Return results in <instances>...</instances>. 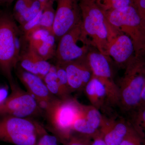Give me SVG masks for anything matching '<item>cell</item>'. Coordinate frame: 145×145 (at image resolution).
Listing matches in <instances>:
<instances>
[{"mask_svg": "<svg viewBox=\"0 0 145 145\" xmlns=\"http://www.w3.org/2000/svg\"><path fill=\"white\" fill-rule=\"evenodd\" d=\"M24 37L12 13L0 10V71L9 84L19 63Z\"/></svg>", "mask_w": 145, "mask_h": 145, "instance_id": "1", "label": "cell"}, {"mask_svg": "<svg viewBox=\"0 0 145 145\" xmlns=\"http://www.w3.org/2000/svg\"><path fill=\"white\" fill-rule=\"evenodd\" d=\"M145 85V61L142 51L135 54L125 66V71L118 85L119 105L131 114L140 106Z\"/></svg>", "mask_w": 145, "mask_h": 145, "instance_id": "2", "label": "cell"}, {"mask_svg": "<svg viewBox=\"0 0 145 145\" xmlns=\"http://www.w3.org/2000/svg\"><path fill=\"white\" fill-rule=\"evenodd\" d=\"M84 105L71 96L56 97L44 110L50 129L58 140L67 143L73 134V124L82 112Z\"/></svg>", "mask_w": 145, "mask_h": 145, "instance_id": "3", "label": "cell"}, {"mask_svg": "<svg viewBox=\"0 0 145 145\" xmlns=\"http://www.w3.org/2000/svg\"><path fill=\"white\" fill-rule=\"evenodd\" d=\"M79 3L83 34L90 41L91 46L106 56L112 26L107 20L105 12L94 0H79Z\"/></svg>", "mask_w": 145, "mask_h": 145, "instance_id": "4", "label": "cell"}, {"mask_svg": "<svg viewBox=\"0 0 145 145\" xmlns=\"http://www.w3.org/2000/svg\"><path fill=\"white\" fill-rule=\"evenodd\" d=\"M47 133L44 127L30 118L0 115V141L14 145H36Z\"/></svg>", "mask_w": 145, "mask_h": 145, "instance_id": "5", "label": "cell"}, {"mask_svg": "<svg viewBox=\"0 0 145 145\" xmlns=\"http://www.w3.org/2000/svg\"><path fill=\"white\" fill-rule=\"evenodd\" d=\"M105 13L112 26L131 39L135 54L145 49V26L133 5Z\"/></svg>", "mask_w": 145, "mask_h": 145, "instance_id": "6", "label": "cell"}, {"mask_svg": "<svg viewBox=\"0 0 145 145\" xmlns=\"http://www.w3.org/2000/svg\"><path fill=\"white\" fill-rule=\"evenodd\" d=\"M91 46L83 34L82 22L66 33L58 41L55 57L58 64L84 58Z\"/></svg>", "mask_w": 145, "mask_h": 145, "instance_id": "7", "label": "cell"}, {"mask_svg": "<svg viewBox=\"0 0 145 145\" xmlns=\"http://www.w3.org/2000/svg\"><path fill=\"white\" fill-rule=\"evenodd\" d=\"M11 92L0 104V115L30 118L42 111L35 99L15 81L9 84Z\"/></svg>", "mask_w": 145, "mask_h": 145, "instance_id": "8", "label": "cell"}, {"mask_svg": "<svg viewBox=\"0 0 145 145\" xmlns=\"http://www.w3.org/2000/svg\"><path fill=\"white\" fill-rule=\"evenodd\" d=\"M86 58L92 75L98 78L106 88L108 103L112 105H119V88L113 78L108 57L98 50L90 49Z\"/></svg>", "mask_w": 145, "mask_h": 145, "instance_id": "9", "label": "cell"}, {"mask_svg": "<svg viewBox=\"0 0 145 145\" xmlns=\"http://www.w3.org/2000/svg\"><path fill=\"white\" fill-rule=\"evenodd\" d=\"M57 8L52 34L58 42L62 36L82 22L79 0H56Z\"/></svg>", "mask_w": 145, "mask_h": 145, "instance_id": "10", "label": "cell"}, {"mask_svg": "<svg viewBox=\"0 0 145 145\" xmlns=\"http://www.w3.org/2000/svg\"><path fill=\"white\" fill-rule=\"evenodd\" d=\"M16 69L17 77L26 88V91L44 111L56 97L50 93L42 79L39 76L24 70L18 64Z\"/></svg>", "mask_w": 145, "mask_h": 145, "instance_id": "11", "label": "cell"}, {"mask_svg": "<svg viewBox=\"0 0 145 145\" xmlns=\"http://www.w3.org/2000/svg\"><path fill=\"white\" fill-rule=\"evenodd\" d=\"M134 53V45L131 39L114 28L109 36L107 57L112 58L117 64L125 66Z\"/></svg>", "mask_w": 145, "mask_h": 145, "instance_id": "12", "label": "cell"}, {"mask_svg": "<svg viewBox=\"0 0 145 145\" xmlns=\"http://www.w3.org/2000/svg\"><path fill=\"white\" fill-rule=\"evenodd\" d=\"M60 65L65 71L72 92L84 89L92 76L86 56L80 59Z\"/></svg>", "mask_w": 145, "mask_h": 145, "instance_id": "13", "label": "cell"}, {"mask_svg": "<svg viewBox=\"0 0 145 145\" xmlns=\"http://www.w3.org/2000/svg\"><path fill=\"white\" fill-rule=\"evenodd\" d=\"M132 127L130 121L123 118L107 119L104 117L100 134L107 145H119Z\"/></svg>", "mask_w": 145, "mask_h": 145, "instance_id": "14", "label": "cell"}, {"mask_svg": "<svg viewBox=\"0 0 145 145\" xmlns=\"http://www.w3.org/2000/svg\"><path fill=\"white\" fill-rule=\"evenodd\" d=\"M18 65L24 70L37 75L42 80L49 72L52 65L48 61L42 59L28 44L21 51Z\"/></svg>", "mask_w": 145, "mask_h": 145, "instance_id": "15", "label": "cell"}, {"mask_svg": "<svg viewBox=\"0 0 145 145\" xmlns=\"http://www.w3.org/2000/svg\"><path fill=\"white\" fill-rule=\"evenodd\" d=\"M42 9L38 0H16L12 13L21 26L36 17Z\"/></svg>", "mask_w": 145, "mask_h": 145, "instance_id": "16", "label": "cell"}, {"mask_svg": "<svg viewBox=\"0 0 145 145\" xmlns=\"http://www.w3.org/2000/svg\"><path fill=\"white\" fill-rule=\"evenodd\" d=\"M86 95L91 105L100 110L105 101L108 102V92L104 84L92 75L84 88Z\"/></svg>", "mask_w": 145, "mask_h": 145, "instance_id": "17", "label": "cell"}, {"mask_svg": "<svg viewBox=\"0 0 145 145\" xmlns=\"http://www.w3.org/2000/svg\"><path fill=\"white\" fill-rule=\"evenodd\" d=\"M56 42L54 35L51 34L38 48L34 50L42 59L48 61L55 57L57 46L55 44Z\"/></svg>", "mask_w": 145, "mask_h": 145, "instance_id": "18", "label": "cell"}, {"mask_svg": "<svg viewBox=\"0 0 145 145\" xmlns=\"http://www.w3.org/2000/svg\"><path fill=\"white\" fill-rule=\"evenodd\" d=\"M84 113L88 123L96 132H99L103 116L100 112V110L93 106L84 105Z\"/></svg>", "mask_w": 145, "mask_h": 145, "instance_id": "19", "label": "cell"}, {"mask_svg": "<svg viewBox=\"0 0 145 145\" xmlns=\"http://www.w3.org/2000/svg\"><path fill=\"white\" fill-rule=\"evenodd\" d=\"M57 80L59 89L60 99H64L69 97L72 93L71 90L66 72L64 68L61 65L56 64Z\"/></svg>", "mask_w": 145, "mask_h": 145, "instance_id": "20", "label": "cell"}, {"mask_svg": "<svg viewBox=\"0 0 145 145\" xmlns=\"http://www.w3.org/2000/svg\"><path fill=\"white\" fill-rule=\"evenodd\" d=\"M48 89L53 96L59 98V89L57 74V66L56 65H52L48 73L43 79Z\"/></svg>", "mask_w": 145, "mask_h": 145, "instance_id": "21", "label": "cell"}, {"mask_svg": "<svg viewBox=\"0 0 145 145\" xmlns=\"http://www.w3.org/2000/svg\"><path fill=\"white\" fill-rule=\"evenodd\" d=\"M104 12H108L133 5L132 0H94Z\"/></svg>", "mask_w": 145, "mask_h": 145, "instance_id": "22", "label": "cell"}, {"mask_svg": "<svg viewBox=\"0 0 145 145\" xmlns=\"http://www.w3.org/2000/svg\"><path fill=\"white\" fill-rule=\"evenodd\" d=\"M52 5L53 4L48 3L42 9L40 24V27L47 29L51 33L55 13Z\"/></svg>", "mask_w": 145, "mask_h": 145, "instance_id": "23", "label": "cell"}, {"mask_svg": "<svg viewBox=\"0 0 145 145\" xmlns=\"http://www.w3.org/2000/svg\"><path fill=\"white\" fill-rule=\"evenodd\" d=\"M133 126L140 133L145 137V105H140L131 114Z\"/></svg>", "mask_w": 145, "mask_h": 145, "instance_id": "24", "label": "cell"}, {"mask_svg": "<svg viewBox=\"0 0 145 145\" xmlns=\"http://www.w3.org/2000/svg\"><path fill=\"white\" fill-rule=\"evenodd\" d=\"M119 145H145L144 137L138 132L132 125L128 134Z\"/></svg>", "mask_w": 145, "mask_h": 145, "instance_id": "25", "label": "cell"}, {"mask_svg": "<svg viewBox=\"0 0 145 145\" xmlns=\"http://www.w3.org/2000/svg\"><path fill=\"white\" fill-rule=\"evenodd\" d=\"M91 138L79 135L72 134L67 145H90Z\"/></svg>", "mask_w": 145, "mask_h": 145, "instance_id": "26", "label": "cell"}, {"mask_svg": "<svg viewBox=\"0 0 145 145\" xmlns=\"http://www.w3.org/2000/svg\"><path fill=\"white\" fill-rule=\"evenodd\" d=\"M58 140L55 135H50L47 132L40 137L36 145H58Z\"/></svg>", "mask_w": 145, "mask_h": 145, "instance_id": "27", "label": "cell"}, {"mask_svg": "<svg viewBox=\"0 0 145 145\" xmlns=\"http://www.w3.org/2000/svg\"><path fill=\"white\" fill-rule=\"evenodd\" d=\"M133 5L137 10L145 26V0H132Z\"/></svg>", "mask_w": 145, "mask_h": 145, "instance_id": "28", "label": "cell"}, {"mask_svg": "<svg viewBox=\"0 0 145 145\" xmlns=\"http://www.w3.org/2000/svg\"><path fill=\"white\" fill-rule=\"evenodd\" d=\"M92 138L93 140L91 141L90 145H107L103 139L100 132Z\"/></svg>", "mask_w": 145, "mask_h": 145, "instance_id": "29", "label": "cell"}, {"mask_svg": "<svg viewBox=\"0 0 145 145\" xmlns=\"http://www.w3.org/2000/svg\"><path fill=\"white\" fill-rule=\"evenodd\" d=\"M8 96V89L5 87L0 86V104L2 103Z\"/></svg>", "mask_w": 145, "mask_h": 145, "instance_id": "30", "label": "cell"}, {"mask_svg": "<svg viewBox=\"0 0 145 145\" xmlns=\"http://www.w3.org/2000/svg\"><path fill=\"white\" fill-rule=\"evenodd\" d=\"M145 105V85L144 86L141 94L140 105Z\"/></svg>", "mask_w": 145, "mask_h": 145, "instance_id": "31", "label": "cell"}, {"mask_svg": "<svg viewBox=\"0 0 145 145\" xmlns=\"http://www.w3.org/2000/svg\"><path fill=\"white\" fill-rule=\"evenodd\" d=\"M38 1H39V2L40 3L41 5L42 9H43L44 7L47 4V0H38Z\"/></svg>", "mask_w": 145, "mask_h": 145, "instance_id": "32", "label": "cell"}, {"mask_svg": "<svg viewBox=\"0 0 145 145\" xmlns=\"http://www.w3.org/2000/svg\"><path fill=\"white\" fill-rule=\"evenodd\" d=\"M5 5H10L15 0H3Z\"/></svg>", "mask_w": 145, "mask_h": 145, "instance_id": "33", "label": "cell"}, {"mask_svg": "<svg viewBox=\"0 0 145 145\" xmlns=\"http://www.w3.org/2000/svg\"><path fill=\"white\" fill-rule=\"evenodd\" d=\"M56 1V0H47V1L48 3H53V2L54 1Z\"/></svg>", "mask_w": 145, "mask_h": 145, "instance_id": "34", "label": "cell"}, {"mask_svg": "<svg viewBox=\"0 0 145 145\" xmlns=\"http://www.w3.org/2000/svg\"><path fill=\"white\" fill-rule=\"evenodd\" d=\"M3 5H5L3 1V0H0V7ZM0 10H1V9H0Z\"/></svg>", "mask_w": 145, "mask_h": 145, "instance_id": "35", "label": "cell"}, {"mask_svg": "<svg viewBox=\"0 0 145 145\" xmlns=\"http://www.w3.org/2000/svg\"><path fill=\"white\" fill-rule=\"evenodd\" d=\"M142 52L143 56H144V58L145 61V49L142 50Z\"/></svg>", "mask_w": 145, "mask_h": 145, "instance_id": "36", "label": "cell"}, {"mask_svg": "<svg viewBox=\"0 0 145 145\" xmlns=\"http://www.w3.org/2000/svg\"></svg>", "mask_w": 145, "mask_h": 145, "instance_id": "37", "label": "cell"}]
</instances>
